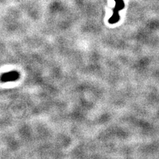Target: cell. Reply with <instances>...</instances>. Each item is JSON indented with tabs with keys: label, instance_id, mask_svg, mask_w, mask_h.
<instances>
[{
	"label": "cell",
	"instance_id": "1",
	"mask_svg": "<svg viewBox=\"0 0 159 159\" xmlns=\"http://www.w3.org/2000/svg\"><path fill=\"white\" fill-rule=\"evenodd\" d=\"M116 2V7L113 9V15L109 19L108 22L110 24L116 23L119 20V12L125 7L123 0H114Z\"/></svg>",
	"mask_w": 159,
	"mask_h": 159
},
{
	"label": "cell",
	"instance_id": "2",
	"mask_svg": "<svg viewBox=\"0 0 159 159\" xmlns=\"http://www.w3.org/2000/svg\"><path fill=\"white\" fill-rule=\"evenodd\" d=\"M19 78V73L17 71H10L3 74L0 77V80L2 82H13L18 80Z\"/></svg>",
	"mask_w": 159,
	"mask_h": 159
}]
</instances>
